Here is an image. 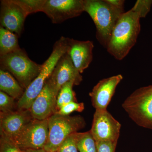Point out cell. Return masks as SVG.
<instances>
[{"label":"cell","instance_id":"23","mask_svg":"<svg viewBox=\"0 0 152 152\" xmlns=\"http://www.w3.org/2000/svg\"><path fill=\"white\" fill-rule=\"evenodd\" d=\"M15 99L4 92L0 91V110L1 113H5L12 111Z\"/></svg>","mask_w":152,"mask_h":152},{"label":"cell","instance_id":"10","mask_svg":"<svg viewBox=\"0 0 152 152\" xmlns=\"http://www.w3.org/2000/svg\"><path fill=\"white\" fill-rule=\"evenodd\" d=\"M82 80L81 74L66 53L57 63L46 83L58 96L61 87L66 83L72 82L75 85H78Z\"/></svg>","mask_w":152,"mask_h":152},{"label":"cell","instance_id":"25","mask_svg":"<svg viewBox=\"0 0 152 152\" xmlns=\"http://www.w3.org/2000/svg\"><path fill=\"white\" fill-rule=\"evenodd\" d=\"M97 152H115L118 142L97 141Z\"/></svg>","mask_w":152,"mask_h":152},{"label":"cell","instance_id":"14","mask_svg":"<svg viewBox=\"0 0 152 152\" xmlns=\"http://www.w3.org/2000/svg\"><path fill=\"white\" fill-rule=\"evenodd\" d=\"M57 97L53 90L46 83L43 89L34 101L29 109L33 118L46 120L55 114Z\"/></svg>","mask_w":152,"mask_h":152},{"label":"cell","instance_id":"6","mask_svg":"<svg viewBox=\"0 0 152 152\" xmlns=\"http://www.w3.org/2000/svg\"><path fill=\"white\" fill-rule=\"evenodd\" d=\"M122 107L137 125L152 129V86L136 90L125 100Z\"/></svg>","mask_w":152,"mask_h":152},{"label":"cell","instance_id":"13","mask_svg":"<svg viewBox=\"0 0 152 152\" xmlns=\"http://www.w3.org/2000/svg\"><path fill=\"white\" fill-rule=\"evenodd\" d=\"M123 78L121 75L112 76L101 80L94 87L89 95L96 110H107L116 88Z\"/></svg>","mask_w":152,"mask_h":152},{"label":"cell","instance_id":"24","mask_svg":"<svg viewBox=\"0 0 152 152\" xmlns=\"http://www.w3.org/2000/svg\"><path fill=\"white\" fill-rule=\"evenodd\" d=\"M0 152H23L20 148L10 139L1 136Z\"/></svg>","mask_w":152,"mask_h":152},{"label":"cell","instance_id":"1","mask_svg":"<svg viewBox=\"0 0 152 152\" xmlns=\"http://www.w3.org/2000/svg\"><path fill=\"white\" fill-rule=\"evenodd\" d=\"M152 5L151 0H139L118 20L106 48L117 60H122L134 45L140 31V19L147 15Z\"/></svg>","mask_w":152,"mask_h":152},{"label":"cell","instance_id":"5","mask_svg":"<svg viewBox=\"0 0 152 152\" xmlns=\"http://www.w3.org/2000/svg\"><path fill=\"white\" fill-rule=\"evenodd\" d=\"M86 123L80 116H69L54 114L48 118L49 136L44 149L48 152H57L66 138L77 132Z\"/></svg>","mask_w":152,"mask_h":152},{"label":"cell","instance_id":"22","mask_svg":"<svg viewBox=\"0 0 152 152\" xmlns=\"http://www.w3.org/2000/svg\"><path fill=\"white\" fill-rule=\"evenodd\" d=\"M83 103H78L72 102L66 104L61 108L56 113L62 116H69L74 112H81L84 110Z\"/></svg>","mask_w":152,"mask_h":152},{"label":"cell","instance_id":"17","mask_svg":"<svg viewBox=\"0 0 152 152\" xmlns=\"http://www.w3.org/2000/svg\"><path fill=\"white\" fill-rule=\"evenodd\" d=\"M16 34L1 26L0 27V55L4 56L20 48Z\"/></svg>","mask_w":152,"mask_h":152},{"label":"cell","instance_id":"4","mask_svg":"<svg viewBox=\"0 0 152 152\" xmlns=\"http://www.w3.org/2000/svg\"><path fill=\"white\" fill-rule=\"evenodd\" d=\"M0 63L1 69L12 74L25 90L37 77L42 68V65L31 60L21 48L1 56Z\"/></svg>","mask_w":152,"mask_h":152},{"label":"cell","instance_id":"19","mask_svg":"<svg viewBox=\"0 0 152 152\" xmlns=\"http://www.w3.org/2000/svg\"><path fill=\"white\" fill-rule=\"evenodd\" d=\"M77 146L79 152H97L96 142L90 131L78 132Z\"/></svg>","mask_w":152,"mask_h":152},{"label":"cell","instance_id":"20","mask_svg":"<svg viewBox=\"0 0 152 152\" xmlns=\"http://www.w3.org/2000/svg\"><path fill=\"white\" fill-rule=\"evenodd\" d=\"M77 134L78 132L68 136L57 152H79L77 146Z\"/></svg>","mask_w":152,"mask_h":152},{"label":"cell","instance_id":"7","mask_svg":"<svg viewBox=\"0 0 152 152\" xmlns=\"http://www.w3.org/2000/svg\"><path fill=\"white\" fill-rule=\"evenodd\" d=\"M49 136L48 119H33L13 140L22 150L44 149Z\"/></svg>","mask_w":152,"mask_h":152},{"label":"cell","instance_id":"15","mask_svg":"<svg viewBox=\"0 0 152 152\" xmlns=\"http://www.w3.org/2000/svg\"><path fill=\"white\" fill-rule=\"evenodd\" d=\"M94 48V44L91 41L67 38L66 53L80 73H83L91 62Z\"/></svg>","mask_w":152,"mask_h":152},{"label":"cell","instance_id":"11","mask_svg":"<svg viewBox=\"0 0 152 152\" xmlns=\"http://www.w3.org/2000/svg\"><path fill=\"white\" fill-rule=\"evenodd\" d=\"M28 15L18 0H3L1 2V26L20 36Z\"/></svg>","mask_w":152,"mask_h":152},{"label":"cell","instance_id":"26","mask_svg":"<svg viewBox=\"0 0 152 152\" xmlns=\"http://www.w3.org/2000/svg\"><path fill=\"white\" fill-rule=\"evenodd\" d=\"M23 151V152H48L44 149L38 150H27Z\"/></svg>","mask_w":152,"mask_h":152},{"label":"cell","instance_id":"16","mask_svg":"<svg viewBox=\"0 0 152 152\" xmlns=\"http://www.w3.org/2000/svg\"><path fill=\"white\" fill-rule=\"evenodd\" d=\"M14 77L7 71L0 70V90L15 99H20L25 90Z\"/></svg>","mask_w":152,"mask_h":152},{"label":"cell","instance_id":"9","mask_svg":"<svg viewBox=\"0 0 152 152\" xmlns=\"http://www.w3.org/2000/svg\"><path fill=\"white\" fill-rule=\"evenodd\" d=\"M121 124L107 110H96L91 131L96 142H118Z\"/></svg>","mask_w":152,"mask_h":152},{"label":"cell","instance_id":"3","mask_svg":"<svg viewBox=\"0 0 152 152\" xmlns=\"http://www.w3.org/2000/svg\"><path fill=\"white\" fill-rule=\"evenodd\" d=\"M67 48V38L62 37L55 43L50 56L43 64L40 73L18 100L17 104L18 110H29L33 102L43 89L57 63L66 53Z\"/></svg>","mask_w":152,"mask_h":152},{"label":"cell","instance_id":"12","mask_svg":"<svg viewBox=\"0 0 152 152\" xmlns=\"http://www.w3.org/2000/svg\"><path fill=\"white\" fill-rule=\"evenodd\" d=\"M33 119L29 110L1 113V136L13 140Z\"/></svg>","mask_w":152,"mask_h":152},{"label":"cell","instance_id":"2","mask_svg":"<svg viewBox=\"0 0 152 152\" xmlns=\"http://www.w3.org/2000/svg\"><path fill=\"white\" fill-rule=\"evenodd\" d=\"M84 12L92 19L96 28V38L107 48L115 25L124 12L108 0H84Z\"/></svg>","mask_w":152,"mask_h":152},{"label":"cell","instance_id":"8","mask_svg":"<svg viewBox=\"0 0 152 152\" xmlns=\"http://www.w3.org/2000/svg\"><path fill=\"white\" fill-rule=\"evenodd\" d=\"M83 12L84 0H44L41 11L55 24L78 16Z\"/></svg>","mask_w":152,"mask_h":152},{"label":"cell","instance_id":"18","mask_svg":"<svg viewBox=\"0 0 152 152\" xmlns=\"http://www.w3.org/2000/svg\"><path fill=\"white\" fill-rule=\"evenodd\" d=\"M74 85L72 82H69L61 87L57 97L56 112L66 104L72 102H77L75 94L73 90Z\"/></svg>","mask_w":152,"mask_h":152},{"label":"cell","instance_id":"21","mask_svg":"<svg viewBox=\"0 0 152 152\" xmlns=\"http://www.w3.org/2000/svg\"><path fill=\"white\" fill-rule=\"evenodd\" d=\"M28 15L41 12L44 0H18Z\"/></svg>","mask_w":152,"mask_h":152}]
</instances>
